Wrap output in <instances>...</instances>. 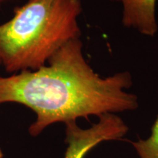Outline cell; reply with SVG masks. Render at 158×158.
<instances>
[{
    "mask_svg": "<svg viewBox=\"0 0 158 158\" xmlns=\"http://www.w3.org/2000/svg\"><path fill=\"white\" fill-rule=\"evenodd\" d=\"M82 49L80 39L72 40L48 64L0 77V105L19 103L36 114L29 127L31 136L57 122L138 108V97L127 92L133 84L131 74L121 72L102 78L86 62Z\"/></svg>",
    "mask_w": 158,
    "mask_h": 158,
    "instance_id": "6da1fadb",
    "label": "cell"
},
{
    "mask_svg": "<svg viewBox=\"0 0 158 158\" xmlns=\"http://www.w3.org/2000/svg\"><path fill=\"white\" fill-rule=\"evenodd\" d=\"M80 0H29L0 25V62L9 73L36 70L79 38Z\"/></svg>",
    "mask_w": 158,
    "mask_h": 158,
    "instance_id": "7a4b0ae2",
    "label": "cell"
},
{
    "mask_svg": "<svg viewBox=\"0 0 158 158\" xmlns=\"http://www.w3.org/2000/svg\"><path fill=\"white\" fill-rule=\"evenodd\" d=\"M98 118V122L87 129L79 127L76 121L64 123L67 149L64 158H84L98 144L121 139L129 130L125 122L115 114H105Z\"/></svg>",
    "mask_w": 158,
    "mask_h": 158,
    "instance_id": "3957f363",
    "label": "cell"
},
{
    "mask_svg": "<svg viewBox=\"0 0 158 158\" xmlns=\"http://www.w3.org/2000/svg\"><path fill=\"white\" fill-rule=\"evenodd\" d=\"M121 2L123 7L122 23L146 36L153 37L157 31L156 20L157 0H111Z\"/></svg>",
    "mask_w": 158,
    "mask_h": 158,
    "instance_id": "277c9868",
    "label": "cell"
},
{
    "mask_svg": "<svg viewBox=\"0 0 158 158\" xmlns=\"http://www.w3.org/2000/svg\"><path fill=\"white\" fill-rule=\"evenodd\" d=\"M131 143L140 158H158V116L149 137L132 141Z\"/></svg>",
    "mask_w": 158,
    "mask_h": 158,
    "instance_id": "5b68a950",
    "label": "cell"
},
{
    "mask_svg": "<svg viewBox=\"0 0 158 158\" xmlns=\"http://www.w3.org/2000/svg\"><path fill=\"white\" fill-rule=\"evenodd\" d=\"M0 158H4V155L2 152V150L0 148Z\"/></svg>",
    "mask_w": 158,
    "mask_h": 158,
    "instance_id": "8992f818",
    "label": "cell"
},
{
    "mask_svg": "<svg viewBox=\"0 0 158 158\" xmlns=\"http://www.w3.org/2000/svg\"><path fill=\"white\" fill-rule=\"evenodd\" d=\"M2 1H4V0H0V2H2Z\"/></svg>",
    "mask_w": 158,
    "mask_h": 158,
    "instance_id": "52a82bcc",
    "label": "cell"
},
{
    "mask_svg": "<svg viewBox=\"0 0 158 158\" xmlns=\"http://www.w3.org/2000/svg\"><path fill=\"white\" fill-rule=\"evenodd\" d=\"M0 64H1V62H0Z\"/></svg>",
    "mask_w": 158,
    "mask_h": 158,
    "instance_id": "ba28073f",
    "label": "cell"
}]
</instances>
